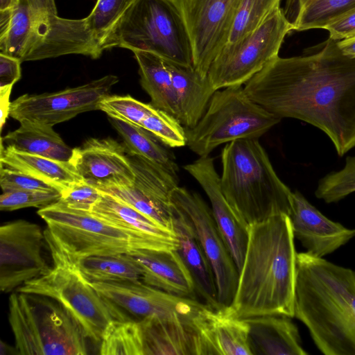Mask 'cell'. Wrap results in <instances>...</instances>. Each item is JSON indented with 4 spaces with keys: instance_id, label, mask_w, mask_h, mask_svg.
<instances>
[{
    "instance_id": "6da1fadb",
    "label": "cell",
    "mask_w": 355,
    "mask_h": 355,
    "mask_svg": "<svg viewBox=\"0 0 355 355\" xmlns=\"http://www.w3.org/2000/svg\"><path fill=\"white\" fill-rule=\"evenodd\" d=\"M254 103L280 119L324 132L338 155L355 148V58L329 37L308 54L277 56L243 87Z\"/></svg>"
},
{
    "instance_id": "7a4b0ae2",
    "label": "cell",
    "mask_w": 355,
    "mask_h": 355,
    "mask_svg": "<svg viewBox=\"0 0 355 355\" xmlns=\"http://www.w3.org/2000/svg\"><path fill=\"white\" fill-rule=\"evenodd\" d=\"M295 236L281 214L248 227V242L236 292L225 308L245 319L267 315L294 317L297 270Z\"/></svg>"
},
{
    "instance_id": "3957f363",
    "label": "cell",
    "mask_w": 355,
    "mask_h": 355,
    "mask_svg": "<svg viewBox=\"0 0 355 355\" xmlns=\"http://www.w3.org/2000/svg\"><path fill=\"white\" fill-rule=\"evenodd\" d=\"M294 317L324 355H355V271L297 254Z\"/></svg>"
},
{
    "instance_id": "277c9868",
    "label": "cell",
    "mask_w": 355,
    "mask_h": 355,
    "mask_svg": "<svg viewBox=\"0 0 355 355\" xmlns=\"http://www.w3.org/2000/svg\"><path fill=\"white\" fill-rule=\"evenodd\" d=\"M221 162V190L247 227L288 214L293 191L278 177L258 139L226 144Z\"/></svg>"
},
{
    "instance_id": "5b68a950",
    "label": "cell",
    "mask_w": 355,
    "mask_h": 355,
    "mask_svg": "<svg viewBox=\"0 0 355 355\" xmlns=\"http://www.w3.org/2000/svg\"><path fill=\"white\" fill-rule=\"evenodd\" d=\"M102 52L86 17H58L55 0H19L8 33L0 38V53L21 62L68 54L96 59Z\"/></svg>"
},
{
    "instance_id": "8992f818",
    "label": "cell",
    "mask_w": 355,
    "mask_h": 355,
    "mask_svg": "<svg viewBox=\"0 0 355 355\" xmlns=\"http://www.w3.org/2000/svg\"><path fill=\"white\" fill-rule=\"evenodd\" d=\"M8 321L21 355H85L89 338L52 297L16 291L9 297Z\"/></svg>"
},
{
    "instance_id": "52a82bcc",
    "label": "cell",
    "mask_w": 355,
    "mask_h": 355,
    "mask_svg": "<svg viewBox=\"0 0 355 355\" xmlns=\"http://www.w3.org/2000/svg\"><path fill=\"white\" fill-rule=\"evenodd\" d=\"M101 46L103 51L121 47L149 51L166 60L193 66L191 40L176 0H136Z\"/></svg>"
},
{
    "instance_id": "ba28073f",
    "label": "cell",
    "mask_w": 355,
    "mask_h": 355,
    "mask_svg": "<svg viewBox=\"0 0 355 355\" xmlns=\"http://www.w3.org/2000/svg\"><path fill=\"white\" fill-rule=\"evenodd\" d=\"M37 214L47 225L44 235L53 263L139 249L128 233L90 211L71 209L58 201L40 209Z\"/></svg>"
},
{
    "instance_id": "9c48e42d",
    "label": "cell",
    "mask_w": 355,
    "mask_h": 355,
    "mask_svg": "<svg viewBox=\"0 0 355 355\" xmlns=\"http://www.w3.org/2000/svg\"><path fill=\"white\" fill-rule=\"evenodd\" d=\"M282 119L252 101L243 87L216 90L198 123L186 128V145L200 157L236 140L258 139Z\"/></svg>"
},
{
    "instance_id": "30bf717a",
    "label": "cell",
    "mask_w": 355,
    "mask_h": 355,
    "mask_svg": "<svg viewBox=\"0 0 355 355\" xmlns=\"http://www.w3.org/2000/svg\"><path fill=\"white\" fill-rule=\"evenodd\" d=\"M293 31L284 10H275L254 31L227 43L211 64L207 78L214 89L245 85L277 58L285 36Z\"/></svg>"
},
{
    "instance_id": "8fae6325",
    "label": "cell",
    "mask_w": 355,
    "mask_h": 355,
    "mask_svg": "<svg viewBox=\"0 0 355 355\" xmlns=\"http://www.w3.org/2000/svg\"><path fill=\"white\" fill-rule=\"evenodd\" d=\"M16 291L46 295L58 301L78 322L92 341L101 342L114 320L103 298L71 265L53 263L46 274Z\"/></svg>"
},
{
    "instance_id": "7c38bea8",
    "label": "cell",
    "mask_w": 355,
    "mask_h": 355,
    "mask_svg": "<svg viewBox=\"0 0 355 355\" xmlns=\"http://www.w3.org/2000/svg\"><path fill=\"white\" fill-rule=\"evenodd\" d=\"M90 284L103 298L117 320L136 321L158 316L197 323L209 307L196 300L172 295L141 281Z\"/></svg>"
},
{
    "instance_id": "4fadbf2b",
    "label": "cell",
    "mask_w": 355,
    "mask_h": 355,
    "mask_svg": "<svg viewBox=\"0 0 355 355\" xmlns=\"http://www.w3.org/2000/svg\"><path fill=\"white\" fill-rule=\"evenodd\" d=\"M171 205L182 213L193 227L213 268L222 308L232 302L239 273L215 222L211 209L201 196L177 186L171 194Z\"/></svg>"
},
{
    "instance_id": "5bb4252c",
    "label": "cell",
    "mask_w": 355,
    "mask_h": 355,
    "mask_svg": "<svg viewBox=\"0 0 355 355\" xmlns=\"http://www.w3.org/2000/svg\"><path fill=\"white\" fill-rule=\"evenodd\" d=\"M119 78L107 75L86 84L59 92L24 94L11 102L9 116L19 122L28 121L51 126L83 112L99 110Z\"/></svg>"
},
{
    "instance_id": "9a60e30c",
    "label": "cell",
    "mask_w": 355,
    "mask_h": 355,
    "mask_svg": "<svg viewBox=\"0 0 355 355\" xmlns=\"http://www.w3.org/2000/svg\"><path fill=\"white\" fill-rule=\"evenodd\" d=\"M44 231L36 223L16 220L0 227V289L10 293L49 272Z\"/></svg>"
},
{
    "instance_id": "2e32d148",
    "label": "cell",
    "mask_w": 355,
    "mask_h": 355,
    "mask_svg": "<svg viewBox=\"0 0 355 355\" xmlns=\"http://www.w3.org/2000/svg\"><path fill=\"white\" fill-rule=\"evenodd\" d=\"M193 52V68L207 76L213 60L227 43L240 0H176Z\"/></svg>"
},
{
    "instance_id": "e0dca14e",
    "label": "cell",
    "mask_w": 355,
    "mask_h": 355,
    "mask_svg": "<svg viewBox=\"0 0 355 355\" xmlns=\"http://www.w3.org/2000/svg\"><path fill=\"white\" fill-rule=\"evenodd\" d=\"M127 153L135 175L133 183L98 189L132 207L162 228L174 232L171 194L178 186V177L141 156Z\"/></svg>"
},
{
    "instance_id": "ac0fdd59",
    "label": "cell",
    "mask_w": 355,
    "mask_h": 355,
    "mask_svg": "<svg viewBox=\"0 0 355 355\" xmlns=\"http://www.w3.org/2000/svg\"><path fill=\"white\" fill-rule=\"evenodd\" d=\"M132 355H207L196 323L150 316L130 321Z\"/></svg>"
},
{
    "instance_id": "d6986e66",
    "label": "cell",
    "mask_w": 355,
    "mask_h": 355,
    "mask_svg": "<svg viewBox=\"0 0 355 355\" xmlns=\"http://www.w3.org/2000/svg\"><path fill=\"white\" fill-rule=\"evenodd\" d=\"M70 163L85 182L97 188L129 186L135 180L124 144L110 137L87 139L73 148Z\"/></svg>"
},
{
    "instance_id": "ffe728a7",
    "label": "cell",
    "mask_w": 355,
    "mask_h": 355,
    "mask_svg": "<svg viewBox=\"0 0 355 355\" xmlns=\"http://www.w3.org/2000/svg\"><path fill=\"white\" fill-rule=\"evenodd\" d=\"M288 216L295 238L317 257L333 253L355 237V229L328 218L298 191L292 193Z\"/></svg>"
},
{
    "instance_id": "44dd1931",
    "label": "cell",
    "mask_w": 355,
    "mask_h": 355,
    "mask_svg": "<svg viewBox=\"0 0 355 355\" xmlns=\"http://www.w3.org/2000/svg\"><path fill=\"white\" fill-rule=\"evenodd\" d=\"M184 168L195 178L208 196L216 225L239 273L248 246V227L239 218L223 193L214 159L209 156L200 157Z\"/></svg>"
},
{
    "instance_id": "7402d4cb",
    "label": "cell",
    "mask_w": 355,
    "mask_h": 355,
    "mask_svg": "<svg viewBox=\"0 0 355 355\" xmlns=\"http://www.w3.org/2000/svg\"><path fill=\"white\" fill-rule=\"evenodd\" d=\"M101 192L90 211L93 215L128 233L139 249L177 250L178 241L173 232L162 228L118 198Z\"/></svg>"
},
{
    "instance_id": "603a6c76",
    "label": "cell",
    "mask_w": 355,
    "mask_h": 355,
    "mask_svg": "<svg viewBox=\"0 0 355 355\" xmlns=\"http://www.w3.org/2000/svg\"><path fill=\"white\" fill-rule=\"evenodd\" d=\"M147 285L180 297L196 300L190 272L176 250L133 249L125 253Z\"/></svg>"
},
{
    "instance_id": "cb8c5ba5",
    "label": "cell",
    "mask_w": 355,
    "mask_h": 355,
    "mask_svg": "<svg viewBox=\"0 0 355 355\" xmlns=\"http://www.w3.org/2000/svg\"><path fill=\"white\" fill-rule=\"evenodd\" d=\"M173 231L178 241L177 252L190 272L197 295L213 310L223 309L218 298L211 265L188 218L172 205Z\"/></svg>"
},
{
    "instance_id": "d4e9b609",
    "label": "cell",
    "mask_w": 355,
    "mask_h": 355,
    "mask_svg": "<svg viewBox=\"0 0 355 355\" xmlns=\"http://www.w3.org/2000/svg\"><path fill=\"white\" fill-rule=\"evenodd\" d=\"M291 318L284 315L245 318L252 355H307Z\"/></svg>"
},
{
    "instance_id": "484cf974",
    "label": "cell",
    "mask_w": 355,
    "mask_h": 355,
    "mask_svg": "<svg viewBox=\"0 0 355 355\" xmlns=\"http://www.w3.org/2000/svg\"><path fill=\"white\" fill-rule=\"evenodd\" d=\"M172 77L178 113V122L186 128L194 127L205 113L216 92L207 76L193 66L165 60Z\"/></svg>"
},
{
    "instance_id": "4316f807",
    "label": "cell",
    "mask_w": 355,
    "mask_h": 355,
    "mask_svg": "<svg viewBox=\"0 0 355 355\" xmlns=\"http://www.w3.org/2000/svg\"><path fill=\"white\" fill-rule=\"evenodd\" d=\"M197 324L207 355H252L245 319L231 315L225 308H208Z\"/></svg>"
},
{
    "instance_id": "83f0119b",
    "label": "cell",
    "mask_w": 355,
    "mask_h": 355,
    "mask_svg": "<svg viewBox=\"0 0 355 355\" xmlns=\"http://www.w3.org/2000/svg\"><path fill=\"white\" fill-rule=\"evenodd\" d=\"M0 166L45 181L60 192L83 182L70 162L21 153L1 144Z\"/></svg>"
},
{
    "instance_id": "f1b7e54d",
    "label": "cell",
    "mask_w": 355,
    "mask_h": 355,
    "mask_svg": "<svg viewBox=\"0 0 355 355\" xmlns=\"http://www.w3.org/2000/svg\"><path fill=\"white\" fill-rule=\"evenodd\" d=\"M19 123L17 129L1 137V143L5 146L21 153L70 162L73 148L64 143L53 126L28 121Z\"/></svg>"
},
{
    "instance_id": "f546056e",
    "label": "cell",
    "mask_w": 355,
    "mask_h": 355,
    "mask_svg": "<svg viewBox=\"0 0 355 355\" xmlns=\"http://www.w3.org/2000/svg\"><path fill=\"white\" fill-rule=\"evenodd\" d=\"M132 52L139 65L141 85L150 97L151 105L178 121V113L171 73L165 59L149 51Z\"/></svg>"
},
{
    "instance_id": "4dcf8cb0",
    "label": "cell",
    "mask_w": 355,
    "mask_h": 355,
    "mask_svg": "<svg viewBox=\"0 0 355 355\" xmlns=\"http://www.w3.org/2000/svg\"><path fill=\"white\" fill-rule=\"evenodd\" d=\"M355 10V0H304L285 7L293 31L324 28Z\"/></svg>"
},
{
    "instance_id": "1f68e13d",
    "label": "cell",
    "mask_w": 355,
    "mask_h": 355,
    "mask_svg": "<svg viewBox=\"0 0 355 355\" xmlns=\"http://www.w3.org/2000/svg\"><path fill=\"white\" fill-rule=\"evenodd\" d=\"M65 264L73 266L89 283L141 281L139 269L125 253L90 255Z\"/></svg>"
},
{
    "instance_id": "d6a6232c",
    "label": "cell",
    "mask_w": 355,
    "mask_h": 355,
    "mask_svg": "<svg viewBox=\"0 0 355 355\" xmlns=\"http://www.w3.org/2000/svg\"><path fill=\"white\" fill-rule=\"evenodd\" d=\"M113 127L123 140L127 152L141 156L178 176V166L173 154L157 138L146 130L110 117Z\"/></svg>"
},
{
    "instance_id": "836d02e7",
    "label": "cell",
    "mask_w": 355,
    "mask_h": 355,
    "mask_svg": "<svg viewBox=\"0 0 355 355\" xmlns=\"http://www.w3.org/2000/svg\"><path fill=\"white\" fill-rule=\"evenodd\" d=\"M281 0H240L227 43L234 42L257 28L277 8Z\"/></svg>"
},
{
    "instance_id": "e575fe53",
    "label": "cell",
    "mask_w": 355,
    "mask_h": 355,
    "mask_svg": "<svg viewBox=\"0 0 355 355\" xmlns=\"http://www.w3.org/2000/svg\"><path fill=\"white\" fill-rule=\"evenodd\" d=\"M355 192V156L345 159L343 168L320 180L315 191L317 198L326 203L337 202Z\"/></svg>"
},
{
    "instance_id": "d590c367",
    "label": "cell",
    "mask_w": 355,
    "mask_h": 355,
    "mask_svg": "<svg viewBox=\"0 0 355 355\" xmlns=\"http://www.w3.org/2000/svg\"><path fill=\"white\" fill-rule=\"evenodd\" d=\"M135 1L97 0L86 19L89 28L100 44L112 26Z\"/></svg>"
},
{
    "instance_id": "8d00e7d4",
    "label": "cell",
    "mask_w": 355,
    "mask_h": 355,
    "mask_svg": "<svg viewBox=\"0 0 355 355\" xmlns=\"http://www.w3.org/2000/svg\"><path fill=\"white\" fill-rule=\"evenodd\" d=\"M140 127L168 147L178 148L186 145L184 127L173 116L155 107L141 122Z\"/></svg>"
},
{
    "instance_id": "74e56055",
    "label": "cell",
    "mask_w": 355,
    "mask_h": 355,
    "mask_svg": "<svg viewBox=\"0 0 355 355\" xmlns=\"http://www.w3.org/2000/svg\"><path fill=\"white\" fill-rule=\"evenodd\" d=\"M155 109L151 103L141 102L129 95L108 96L100 103L99 110L110 117L140 126L141 122Z\"/></svg>"
},
{
    "instance_id": "f35d334b",
    "label": "cell",
    "mask_w": 355,
    "mask_h": 355,
    "mask_svg": "<svg viewBox=\"0 0 355 355\" xmlns=\"http://www.w3.org/2000/svg\"><path fill=\"white\" fill-rule=\"evenodd\" d=\"M61 197L59 191H10L2 192L0 209L14 211L26 207L44 208L58 202Z\"/></svg>"
},
{
    "instance_id": "ab89813d",
    "label": "cell",
    "mask_w": 355,
    "mask_h": 355,
    "mask_svg": "<svg viewBox=\"0 0 355 355\" xmlns=\"http://www.w3.org/2000/svg\"><path fill=\"white\" fill-rule=\"evenodd\" d=\"M0 186L10 191H59L55 186L26 173L0 166ZM61 193V192H60Z\"/></svg>"
},
{
    "instance_id": "60d3db41",
    "label": "cell",
    "mask_w": 355,
    "mask_h": 355,
    "mask_svg": "<svg viewBox=\"0 0 355 355\" xmlns=\"http://www.w3.org/2000/svg\"><path fill=\"white\" fill-rule=\"evenodd\" d=\"M101 195L96 187L83 181L62 191L58 201L71 209L91 211Z\"/></svg>"
},
{
    "instance_id": "b9f144b4",
    "label": "cell",
    "mask_w": 355,
    "mask_h": 355,
    "mask_svg": "<svg viewBox=\"0 0 355 355\" xmlns=\"http://www.w3.org/2000/svg\"><path fill=\"white\" fill-rule=\"evenodd\" d=\"M21 61L0 53V88L13 86L21 76Z\"/></svg>"
},
{
    "instance_id": "7bdbcfd3",
    "label": "cell",
    "mask_w": 355,
    "mask_h": 355,
    "mask_svg": "<svg viewBox=\"0 0 355 355\" xmlns=\"http://www.w3.org/2000/svg\"><path fill=\"white\" fill-rule=\"evenodd\" d=\"M324 29L329 31V37L336 41L355 35V10L327 25Z\"/></svg>"
},
{
    "instance_id": "ee69618b",
    "label": "cell",
    "mask_w": 355,
    "mask_h": 355,
    "mask_svg": "<svg viewBox=\"0 0 355 355\" xmlns=\"http://www.w3.org/2000/svg\"><path fill=\"white\" fill-rule=\"evenodd\" d=\"M12 88V86H8L0 88L1 129H2L8 116L10 114V109L11 105V102L10 101V96L11 94Z\"/></svg>"
},
{
    "instance_id": "f6af8a7d",
    "label": "cell",
    "mask_w": 355,
    "mask_h": 355,
    "mask_svg": "<svg viewBox=\"0 0 355 355\" xmlns=\"http://www.w3.org/2000/svg\"><path fill=\"white\" fill-rule=\"evenodd\" d=\"M337 45L345 55L355 58V35L337 41Z\"/></svg>"
},
{
    "instance_id": "bcb514c9",
    "label": "cell",
    "mask_w": 355,
    "mask_h": 355,
    "mask_svg": "<svg viewBox=\"0 0 355 355\" xmlns=\"http://www.w3.org/2000/svg\"><path fill=\"white\" fill-rule=\"evenodd\" d=\"M19 0H0V12H14Z\"/></svg>"
},
{
    "instance_id": "7dc6e473",
    "label": "cell",
    "mask_w": 355,
    "mask_h": 355,
    "mask_svg": "<svg viewBox=\"0 0 355 355\" xmlns=\"http://www.w3.org/2000/svg\"><path fill=\"white\" fill-rule=\"evenodd\" d=\"M1 355H12L19 354L17 349L15 346L13 347L10 346L8 344L4 343L3 340L1 341Z\"/></svg>"
},
{
    "instance_id": "c3c4849f",
    "label": "cell",
    "mask_w": 355,
    "mask_h": 355,
    "mask_svg": "<svg viewBox=\"0 0 355 355\" xmlns=\"http://www.w3.org/2000/svg\"><path fill=\"white\" fill-rule=\"evenodd\" d=\"M303 1H304V0H286V7L298 3Z\"/></svg>"
}]
</instances>
